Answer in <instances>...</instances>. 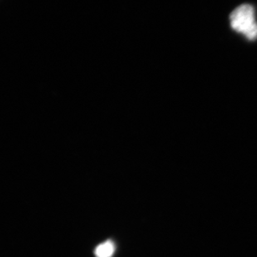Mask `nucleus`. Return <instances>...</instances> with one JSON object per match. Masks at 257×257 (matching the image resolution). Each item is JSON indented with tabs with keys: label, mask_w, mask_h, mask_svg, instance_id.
Returning <instances> with one entry per match:
<instances>
[{
	"label": "nucleus",
	"mask_w": 257,
	"mask_h": 257,
	"mask_svg": "<svg viewBox=\"0 0 257 257\" xmlns=\"http://www.w3.org/2000/svg\"><path fill=\"white\" fill-rule=\"evenodd\" d=\"M230 26L236 32L242 34L249 40L257 39V22L255 10L250 5L236 8L230 16Z\"/></svg>",
	"instance_id": "obj_1"
},
{
	"label": "nucleus",
	"mask_w": 257,
	"mask_h": 257,
	"mask_svg": "<svg viewBox=\"0 0 257 257\" xmlns=\"http://www.w3.org/2000/svg\"><path fill=\"white\" fill-rule=\"evenodd\" d=\"M115 251V245L112 240H107L98 245L94 250L96 257H112Z\"/></svg>",
	"instance_id": "obj_2"
}]
</instances>
